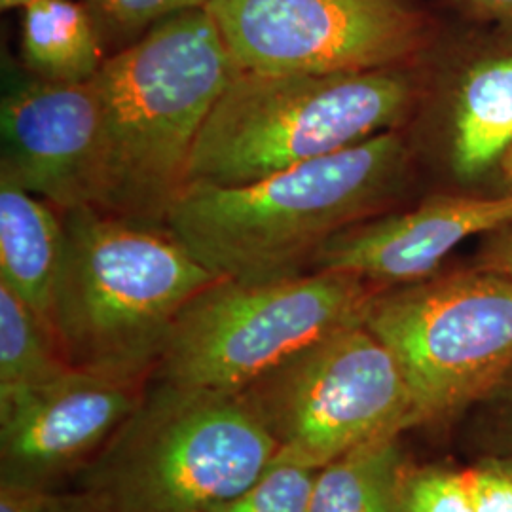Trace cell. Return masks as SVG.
Returning <instances> with one entry per match:
<instances>
[{
	"label": "cell",
	"instance_id": "obj_17",
	"mask_svg": "<svg viewBox=\"0 0 512 512\" xmlns=\"http://www.w3.org/2000/svg\"><path fill=\"white\" fill-rule=\"evenodd\" d=\"M69 368L48 321L0 283V397L54 380Z\"/></svg>",
	"mask_w": 512,
	"mask_h": 512
},
{
	"label": "cell",
	"instance_id": "obj_12",
	"mask_svg": "<svg viewBox=\"0 0 512 512\" xmlns=\"http://www.w3.org/2000/svg\"><path fill=\"white\" fill-rule=\"evenodd\" d=\"M512 226V194L439 196L416 209L353 224L317 251L310 272L353 274L393 289L437 274L459 243Z\"/></svg>",
	"mask_w": 512,
	"mask_h": 512
},
{
	"label": "cell",
	"instance_id": "obj_10",
	"mask_svg": "<svg viewBox=\"0 0 512 512\" xmlns=\"http://www.w3.org/2000/svg\"><path fill=\"white\" fill-rule=\"evenodd\" d=\"M143 393L145 385L69 368L0 397V486L54 488L84 469Z\"/></svg>",
	"mask_w": 512,
	"mask_h": 512
},
{
	"label": "cell",
	"instance_id": "obj_4",
	"mask_svg": "<svg viewBox=\"0 0 512 512\" xmlns=\"http://www.w3.org/2000/svg\"><path fill=\"white\" fill-rule=\"evenodd\" d=\"M152 382L82 469V488L110 512H211L274 461V439L241 391Z\"/></svg>",
	"mask_w": 512,
	"mask_h": 512
},
{
	"label": "cell",
	"instance_id": "obj_23",
	"mask_svg": "<svg viewBox=\"0 0 512 512\" xmlns=\"http://www.w3.org/2000/svg\"><path fill=\"white\" fill-rule=\"evenodd\" d=\"M490 406V418L494 421L495 440L499 452L512 456V372L484 399Z\"/></svg>",
	"mask_w": 512,
	"mask_h": 512
},
{
	"label": "cell",
	"instance_id": "obj_8",
	"mask_svg": "<svg viewBox=\"0 0 512 512\" xmlns=\"http://www.w3.org/2000/svg\"><path fill=\"white\" fill-rule=\"evenodd\" d=\"M365 325L393 351L421 423L484 401L512 372V277H427L376 294Z\"/></svg>",
	"mask_w": 512,
	"mask_h": 512
},
{
	"label": "cell",
	"instance_id": "obj_13",
	"mask_svg": "<svg viewBox=\"0 0 512 512\" xmlns=\"http://www.w3.org/2000/svg\"><path fill=\"white\" fill-rule=\"evenodd\" d=\"M63 245V213L0 177V283L50 327Z\"/></svg>",
	"mask_w": 512,
	"mask_h": 512
},
{
	"label": "cell",
	"instance_id": "obj_26",
	"mask_svg": "<svg viewBox=\"0 0 512 512\" xmlns=\"http://www.w3.org/2000/svg\"><path fill=\"white\" fill-rule=\"evenodd\" d=\"M499 164H501V173H503L505 183L512 188V147L507 150V154L503 156V160Z\"/></svg>",
	"mask_w": 512,
	"mask_h": 512
},
{
	"label": "cell",
	"instance_id": "obj_3",
	"mask_svg": "<svg viewBox=\"0 0 512 512\" xmlns=\"http://www.w3.org/2000/svg\"><path fill=\"white\" fill-rule=\"evenodd\" d=\"M63 224L52 329L65 361L145 385L179 313L220 277L167 226L112 217L88 205L63 211Z\"/></svg>",
	"mask_w": 512,
	"mask_h": 512
},
{
	"label": "cell",
	"instance_id": "obj_7",
	"mask_svg": "<svg viewBox=\"0 0 512 512\" xmlns=\"http://www.w3.org/2000/svg\"><path fill=\"white\" fill-rule=\"evenodd\" d=\"M241 393L272 435L274 459L311 469L421 425L403 366L365 321L323 336Z\"/></svg>",
	"mask_w": 512,
	"mask_h": 512
},
{
	"label": "cell",
	"instance_id": "obj_15",
	"mask_svg": "<svg viewBox=\"0 0 512 512\" xmlns=\"http://www.w3.org/2000/svg\"><path fill=\"white\" fill-rule=\"evenodd\" d=\"M21 59L50 82H90L105 63L103 37L90 8L76 0H31L23 8Z\"/></svg>",
	"mask_w": 512,
	"mask_h": 512
},
{
	"label": "cell",
	"instance_id": "obj_25",
	"mask_svg": "<svg viewBox=\"0 0 512 512\" xmlns=\"http://www.w3.org/2000/svg\"><path fill=\"white\" fill-rule=\"evenodd\" d=\"M463 12L512 27V0H450Z\"/></svg>",
	"mask_w": 512,
	"mask_h": 512
},
{
	"label": "cell",
	"instance_id": "obj_24",
	"mask_svg": "<svg viewBox=\"0 0 512 512\" xmlns=\"http://www.w3.org/2000/svg\"><path fill=\"white\" fill-rule=\"evenodd\" d=\"M478 270L512 277V226L495 232L478 256Z\"/></svg>",
	"mask_w": 512,
	"mask_h": 512
},
{
	"label": "cell",
	"instance_id": "obj_16",
	"mask_svg": "<svg viewBox=\"0 0 512 512\" xmlns=\"http://www.w3.org/2000/svg\"><path fill=\"white\" fill-rule=\"evenodd\" d=\"M410 473L401 437L368 442L317 471L308 512H404Z\"/></svg>",
	"mask_w": 512,
	"mask_h": 512
},
{
	"label": "cell",
	"instance_id": "obj_27",
	"mask_svg": "<svg viewBox=\"0 0 512 512\" xmlns=\"http://www.w3.org/2000/svg\"><path fill=\"white\" fill-rule=\"evenodd\" d=\"M31 0H0L2 10H12V8H25Z\"/></svg>",
	"mask_w": 512,
	"mask_h": 512
},
{
	"label": "cell",
	"instance_id": "obj_21",
	"mask_svg": "<svg viewBox=\"0 0 512 512\" xmlns=\"http://www.w3.org/2000/svg\"><path fill=\"white\" fill-rule=\"evenodd\" d=\"M0 512H110L103 497L86 488L57 492L55 488L0 486Z\"/></svg>",
	"mask_w": 512,
	"mask_h": 512
},
{
	"label": "cell",
	"instance_id": "obj_14",
	"mask_svg": "<svg viewBox=\"0 0 512 512\" xmlns=\"http://www.w3.org/2000/svg\"><path fill=\"white\" fill-rule=\"evenodd\" d=\"M512 147V52L490 55L459 82L452 120V167L473 181Z\"/></svg>",
	"mask_w": 512,
	"mask_h": 512
},
{
	"label": "cell",
	"instance_id": "obj_11",
	"mask_svg": "<svg viewBox=\"0 0 512 512\" xmlns=\"http://www.w3.org/2000/svg\"><path fill=\"white\" fill-rule=\"evenodd\" d=\"M0 177L55 209L92 202L101 139V101L90 82L14 74L0 107Z\"/></svg>",
	"mask_w": 512,
	"mask_h": 512
},
{
	"label": "cell",
	"instance_id": "obj_20",
	"mask_svg": "<svg viewBox=\"0 0 512 512\" xmlns=\"http://www.w3.org/2000/svg\"><path fill=\"white\" fill-rule=\"evenodd\" d=\"M404 512H475L465 469H412L406 480Z\"/></svg>",
	"mask_w": 512,
	"mask_h": 512
},
{
	"label": "cell",
	"instance_id": "obj_2",
	"mask_svg": "<svg viewBox=\"0 0 512 512\" xmlns=\"http://www.w3.org/2000/svg\"><path fill=\"white\" fill-rule=\"evenodd\" d=\"M412 152L399 129L241 186L188 184L165 226L211 274L274 281L310 272L332 236L404 190Z\"/></svg>",
	"mask_w": 512,
	"mask_h": 512
},
{
	"label": "cell",
	"instance_id": "obj_6",
	"mask_svg": "<svg viewBox=\"0 0 512 512\" xmlns=\"http://www.w3.org/2000/svg\"><path fill=\"white\" fill-rule=\"evenodd\" d=\"M380 291L344 272L217 279L179 313L150 380L243 391L323 336L365 321Z\"/></svg>",
	"mask_w": 512,
	"mask_h": 512
},
{
	"label": "cell",
	"instance_id": "obj_9",
	"mask_svg": "<svg viewBox=\"0 0 512 512\" xmlns=\"http://www.w3.org/2000/svg\"><path fill=\"white\" fill-rule=\"evenodd\" d=\"M239 69L363 73L408 67L431 42L414 0H209Z\"/></svg>",
	"mask_w": 512,
	"mask_h": 512
},
{
	"label": "cell",
	"instance_id": "obj_18",
	"mask_svg": "<svg viewBox=\"0 0 512 512\" xmlns=\"http://www.w3.org/2000/svg\"><path fill=\"white\" fill-rule=\"evenodd\" d=\"M317 471L274 459L249 488L211 512H308Z\"/></svg>",
	"mask_w": 512,
	"mask_h": 512
},
{
	"label": "cell",
	"instance_id": "obj_19",
	"mask_svg": "<svg viewBox=\"0 0 512 512\" xmlns=\"http://www.w3.org/2000/svg\"><path fill=\"white\" fill-rule=\"evenodd\" d=\"M209 0H84L99 25L101 37L118 38L126 46L156 23L207 6Z\"/></svg>",
	"mask_w": 512,
	"mask_h": 512
},
{
	"label": "cell",
	"instance_id": "obj_1",
	"mask_svg": "<svg viewBox=\"0 0 512 512\" xmlns=\"http://www.w3.org/2000/svg\"><path fill=\"white\" fill-rule=\"evenodd\" d=\"M238 71L207 6L156 23L107 57L92 78L101 139L90 207L165 226L203 124Z\"/></svg>",
	"mask_w": 512,
	"mask_h": 512
},
{
	"label": "cell",
	"instance_id": "obj_5",
	"mask_svg": "<svg viewBox=\"0 0 512 512\" xmlns=\"http://www.w3.org/2000/svg\"><path fill=\"white\" fill-rule=\"evenodd\" d=\"M418 99L408 67L338 74L239 69L196 141L188 184L241 186L397 129Z\"/></svg>",
	"mask_w": 512,
	"mask_h": 512
},
{
	"label": "cell",
	"instance_id": "obj_22",
	"mask_svg": "<svg viewBox=\"0 0 512 512\" xmlns=\"http://www.w3.org/2000/svg\"><path fill=\"white\" fill-rule=\"evenodd\" d=\"M465 473L475 512H512V456L482 458Z\"/></svg>",
	"mask_w": 512,
	"mask_h": 512
}]
</instances>
